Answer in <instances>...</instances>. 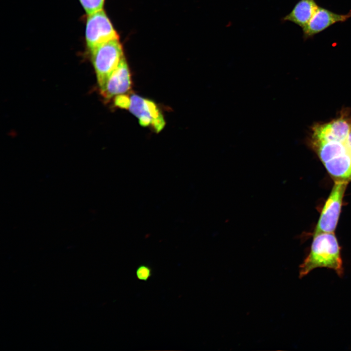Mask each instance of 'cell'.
I'll return each mask as SVG.
<instances>
[{
    "label": "cell",
    "mask_w": 351,
    "mask_h": 351,
    "mask_svg": "<svg viewBox=\"0 0 351 351\" xmlns=\"http://www.w3.org/2000/svg\"><path fill=\"white\" fill-rule=\"evenodd\" d=\"M318 6L315 0H299L281 20L292 22L302 29L308 23Z\"/></svg>",
    "instance_id": "obj_9"
},
{
    "label": "cell",
    "mask_w": 351,
    "mask_h": 351,
    "mask_svg": "<svg viewBox=\"0 0 351 351\" xmlns=\"http://www.w3.org/2000/svg\"><path fill=\"white\" fill-rule=\"evenodd\" d=\"M100 89L124 58L118 39L109 40L89 50Z\"/></svg>",
    "instance_id": "obj_3"
},
{
    "label": "cell",
    "mask_w": 351,
    "mask_h": 351,
    "mask_svg": "<svg viewBox=\"0 0 351 351\" xmlns=\"http://www.w3.org/2000/svg\"><path fill=\"white\" fill-rule=\"evenodd\" d=\"M351 17V10L347 14H341L319 6L308 23L302 29L303 38L304 40L312 39L332 25L344 22Z\"/></svg>",
    "instance_id": "obj_7"
},
{
    "label": "cell",
    "mask_w": 351,
    "mask_h": 351,
    "mask_svg": "<svg viewBox=\"0 0 351 351\" xmlns=\"http://www.w3.org/2000/svg\"><path fill=\"white\" fill-rule=\"evenodd\" d=\"M348 181L336 179L322 210L314 234L334 233L340 213L343 197Z\"/></svg>",
    "instance_id": "obj_4"
},
{
    "label": "cell",
    "mask_w": 351,
    "mask_h": 351,
    "mask_svg": "<svg viewBox=\"0 0 351 351\" xmlns=\"http://www.w3.org/2000/svg\"><path fill=\"white\" fill-rule=\"evenodd\" d=\"M105 0H79L88 15L102 10Z\"/></svg>",
    "instance_id": "obj_10"
},
{
    "label": "cell",
    "mask_w": 351,
    "mask_h": 351,
    "mask_svg": "<svg viewBox=\"0 0 351 351\" xmlns=\"http://www.w3.org/2000/svg\"><path fill=\"white\" fill-rule=\"evenodd\" d=\"M115 105L120 108L128 109L130 103V96L124 94L115 97Z\"/></svg>",
    "instance_id": "obj_12"
},
{
    "label": "cell",
    "mask_w": 351,
    "mask_h": 351,
    "mask_svg": "<svg viewBox=\"0 0 351 351\" xmlns=\"http://www.w3.org/2000/svg\"><path fill=\"white\" fill-rule=\"evenodd\" d=\"M85 39L89 50L109 40L118 39L116 31L103 10L88 15Z\"/></svg>",
    "instance_id": "obj_5"
},
{
    "label": "cell",
    "mask_w": 351,
    "mask_h": 351,
    "mask_svg": "<svg viewBox=\"0 0 351 351\" xmlns=\"http://www.w3.org/2000/svg\"><path fill=\"white\" fill-rule=\"evenodd\" d=\"M310 142L332 176L351 180V113L343 111L330 122L314 125Z\"/></svg>",
    "instance_id": "obj_1"
},
{
    "label": "cell",
    "mask_w": 351,
    "mask_h": 351,
    "mask_svg": "<svg viewBox=\"0 0 351 351\" xmlns=\"http://www.w3.org/2000/svg\"><path fill=\"white\" fill-rule=\"evenodd\" d=\"M131 86L130 72L124 57L100 89L101 94L104 98L110 99L127 93Z\"/></svg>",
    "instance_id": "obj_8"
},
{
    "label": "cell",
    "mask_w": 351,
    "mask_h": 351,
    "mask_svg": "<svg viewBox=\"0 0 351 351\" xmlns=\"http://www.w3.org/2000/svg\"><path fill=\"white\" fill-rule=\"evenodd\" d=\"M128 110L138 119L140 125L151 126L156 133L160 132L165 125L163 116L153 101L133 94L130 96Z\"/></svg>",
    "instance_id": "obj_6"
},
{
    "label": "cell",
    "mask_w": 351,
    "mask_h": 351,
    "mask_svg": "<svg viewBox=\"0 0 351 351\" xmlns=\"http://www.w3.org/2000/svg\"><path fill=\"white\" fill-rule=\"evenodd\" d=\"M152 273L153 271L151 267L145 264L139 265L136 271L137 279L143 281H148L152 276Z\"/></svg>",
    "instance_id": "obj_11"
},
{
    "label": "cell",
    "mask_w": 351,
    "mask_h": 351,
    "mask_svg": "<svg viewBox=\"0 0 351 351\" xmlns=\"http://www.w3.org/2000/svg\"><path fill=\"white\" fill-rule=\"evenodd\" d=\"M322 267L332 269L338 276H343L340 247L334 233L313 235L310 252L299 266V277L302 278L313 269Z\"/></svg>",
    "instance_id": "obj_2"
}]
</instances>
